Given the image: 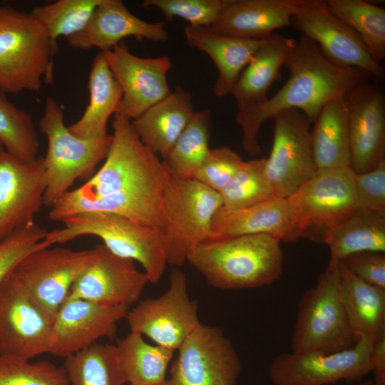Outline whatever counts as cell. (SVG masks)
Instances as JSON below:
<instances>
[{"mask_svg": "<svg viewBox=\"0 0 385 385\" xmlns=\"http://www.w3.org/2000/svg\"><path fill=\"white\" fill-rule=\"evenodd\" d=\"M284 65L289 71L286 83L239 124L243 149L250 155L262 152L258 134L266 120L282 111L296 109L314 123L327 103L344 98L351 89L372 78L361 69L333 63L314 41L304 36L295 41Z\"/></svg>", "mask_w": 385, "mask_h": 385, "instance_id": "1", "label": "cell"}, {"mask_svg": "<svg viewBox=\"0 0 385 385\" xmlns=\"http://www.w3.org/2000/svg\"><path fill=\"white\" fill-rule=\"evenodd\" d=\"M281 240L268 234L208 240L197 245L187 261L220 289L256 288L280 279L284 254Z\"/></svg>", "mask_w": 385, "mask_h": 385, "instance_id": "2", "label": "cell"}, {"mask_svg": "<svg viewBox=\"0 0 385 385\" xmlns=\"http://www.w3.org/2000/svg\"><path fill=\"white\" fill-rule=\"evenodd\" d=\"M113 128L111 146L103 165L83 185L62 197L89 200L115 193L163 191L168 170L163 161L143 145L131 120L115 113Z\"/></svg>", "mask_w": 385, "mask_h": 385, "instance_id": "3", "label": "cell"}, {"mask_svg": "<svg viewBox=\"0 0 385 385\" xmlns=\"http://www.w3.org/2000/svg\"><path fill=\"white\" fill-rule=\"evenodd\" d=\"M53 48L46 31L31 13L10 6L0 11V91H39L52 83Z\"/></svg>", "mask_w": 385, "mask_h": 385, "instance_id": "4", "label": "cell"}, {"mask_svg": "<svg viewBox=\"0 0 385 385\" xmlns=\"http://www.w3.org/2000/svg\"><path fill=\"white\" fill-rule=\"evenodd\" d=\"M61 222L63 227L47 231L43 240L48 247L81 236H96L113 253L140 263L149 283L155 284L162 277L168 264L163 231L102 212L78 214Z\"/></svg>", "mask_w": 385, "mask_h": 385, "instance_id": "5", "label": "cell"}, {"mask_svg": "<svg viewBox=\"0 0 385 385\" xmlns=\"http://www.w3.org/2000/svg\"><path fill=\"white\" fill-rule=\"evenodd\" d=\"M350 167L319 169L287 199L290 230L286 242H326L334 228L357 207Z\"/></svg>", "mask_w": 385, "mask_h": 385, "instance_id": "6", "label": "cell"}, {"mask_svg": "<svg viewBox=\"0 0 385 385\" xmlns=\"http://www.w3.org/2000/svg\"><path fill=\"white\" fill-rule=\"evenodd\" d=\"M339 263L329 259L315 286L302 295L292 338V351L333 353L357 342L340 295Z\"/></svg>", "mask_w": 385, "mask_h": 385, "instance_id": "7", "label": "cell"}, {"mask_svg": "<svg viewBox=\"0 0 385 385\" xmlns=\"http://www.w3.org/2000/svg\"><path fill=\"white\" fill-rule=\"evenodd\" d=\"M39 129L47 139L43 157L46 175L43 205L51 207L77 179L91 174L106 158L112 135L96 138L74 135L64 123L62 107L52 97L46 98Z\"/></svg>", "mask_w": 385, "mask_h": 385, "instance_id": "8", "label": "cell"}, {"mask_svg": "<svg viewBox=\"0 0 385 385\" xmlns=\"http://www.w3.org/2000/svg\"><path fill=\"white\" fill-rule=\"evenodd\" d=\"M222 206L218 192L194 178H180L169 172L163 192L168 264L182 267L189 254L210 238L212 220Z\"/></svg>", "mask_w": 385, "mask_h": 385, "instance_id": "9", "label": "cell"}, {"mask_svg": "<svg viewBox=\"0 0 385 385\" xmlns=\"http://www.w3.org/2000/svg\"><path fill=\"white\" fill-rule=\"evenodd\" d=\"M373 341L359 338L351 347L333 353L304 351L275 356L269 368L274 385H328L359 383L371 372Z\"/></svg>", "mask_w": 385, "mask_h": 385, "instance_id": "10", "label": "cell"}, {"mask_svg": "<svg viewBox=\"0 0 385 385\" xmlns=\"http://www.w3.org/2000/svg\"><path fill=\"white\" fill-rule=\"evenodd\" d=\"M130 332L145 335L156 345L177 351L200 324L197 302L190 299L187 278L173 269L168 289L156 299H145L128 310L125 318Z\"/></svg>", "mask_w": 385, "mask_h": 385, "instance_id": "11", "label": "cell"}, {"mask_svg": "<svg viewBox=\"0 0 385 385\" xmlns=\"http://www.w3.org/2000/svg\"><path fill=\"white\" fill-rule=\"evenodd\" d=\"M94 256L95 248H41L26 256L13 272L53 322L67 300L72 286Z\"/></svg>", "mask_w": 385, "mask_h": 385, "instance_id": "12", "label": "cell"}, {"mask_svg": "<svg viewBox=\"0 0 385 385\" xmlns=\"http://www.w3.org/2000/svg\"><path fill=\"white\" fill-rule=\"evenodd\" d=\"M273 141L265 173L275 196L287 198L317 171L311 143V123L299 111L273 117Z\"/></svg>", "mask_w": 385, "mask_h": 385, "instance_id": "13", "label": "cell"}, {"mask_svg": "<svg viewBox=\"0 0 385 385\" xmlns=\"http://www.w3.org/2000/svg\"><path fill=\"white\" fill-rule=\"evenodd\" d=\"M51 327L12 271L0 283V354L30 360L48 354Z\"/></svg>", "mask_w": 385, "mask_h": 385, "instance_id": "14", "label": "cell"}, {"mask_svg": "<svg viewBox=\"0 0 385 385\" xmlns=\"http://www.w3.org/2000/svg\"><path fill=\"white\" fill-rule=\"evenodd\" d=\"M178 351L170 369L174 385H236L242 363L220 329L200 323Z\"/></svg>", "mask_w": 385, "mask_h": 385, "instance_id": "15", "label": "cell"}, {"mask_svg": "<svg viewBox=\"0 0 385 385\" xmlns=\"http://www.w3.org/2000/svg\"><path fill=\"white\" fill-rule=\"evenodd\" d=\"M290 26L314 41L333 63L361 69L376 78L384 76V68L372 58L355 31L330 11L327 1L300 0Z\"/></svg>", "mask_w": 385, "mask_h": 385, "instance_id": "16", "label": "cell"}, {"mask_svg": "<svg viewBox=\"0 0 385 385\" xmlns=\"http://www.w3.org/2000/svg\"><path fill=\"white\" fill-rule=\"evenodd\" d=\"M103 54L122 89L116 113L128 120L136 118L171 92L167 80L173 66L169 56L138 57L123 43Z\"/></svg>", "mask_w": 385, "mask_h": 385, "instance_id": "17", "label": "cell"}, {"mask_svg": "<svg viewBox=\"0 0 385 385\" xmlns=\"http://www.w3.org/2000/svg\"><path fill=\"white\" fill-rule=\"evenodd\" d=\"M46 175L43 158L22 161L0 143V240L34 223L43 205Z\"/></svg>", "mask_w": 385, "mask_h": 385, "instance_id": "18", "label": "cell"}, {"mask_svg": "<svg viewBox=\"0 0 385 385\" xmlns=\"http://www.w3.org/2000/svg\"><path fill=\"white\" fill-rule=\"evenodd\" d=\"M71 287L68 299H82L106 306L129 307L138 300L149 283L134 261L121 257L103 244Z\"/></svg>", "mask_w": 385, "mask_h": 385, "instance_id": "19", "label": "cell"}, {"mask_svg": "<svg viewBox=\"0 0 385 385\" xmlns=\"http://www.w3.org/2000/svg\"><path fill=\"white\" fill-rule=\"evenodd\" d=\"M349 125L351 165L355 174L385 160V98L370 81L351 89L344 97Z\"/></svg>", "mask_w": 385, "mask_h": 385, "instance_id": "20", "label": "cell"}, {"mask_svg": "<svg viewBox=\"0 0 385 385\" xmlns=\"http://www.w3.org/2000/svg\"><path fill=\"white\" fill-rule=\"evenodd\" d=\"M128 307L106 306L82 299H68L56 313L48 354L66 358L102 337L114 336L117 323Z\"/></svg>", "mask_w": 385, "mask_h": 385, "instance_id": "21", "label": "cell"}, {"mask_svg": "<svg viewBox=\"0 0 385 385\" xmlns=\"http://www.w3.org/2000/svg\"><path fill=\"white\" fill-rule=\"evenodd\" d=\"M130 36L165 42L168 33L165 22L145 21L132 14L120 0H100L86 27L66 40L73 48H97L104 53Z\"/></svg>", "mask_w": 385, "mask_h": 385, "instance_id": "22", "label": "cell"}, {"mask_svg": "<svg viewBox=\"0 0 385 385\" xmlns=\"http://www.w3.org/2000/svg\"><path fill=\"white\" fill-rule=\"evenodd\" d=\"M187 43L207 53L218 70L213 87L217 97L231 93L241 72L256 52L274 35L267 38H245L215 31L210 26H187L184 30Z\"/></svg>", "mask_w": 385, "mask_h": 385, "instance_id": "23", "label": "cell"}, {"mask_svg": "<svg viewBox=\"0 0 385 385\" xmlns=\"http://www.w3.org/2000/svg\"><path fill=\"white\" fill-rule=\"evenodd\" d=\"M163 192L142 191L110 194L89 200H74L61 197L51 207L48 217L54 222L83 213L102 212L119 215L138 224L165 228Z\"/></svg>", "mask_w": 385, "mask_h": 385, "instance_id": "24", "label": "cell"}, {"mask_svg": "<svg viewBox=\"0 0 385 385\" xmlns=\"http://www.w3.org/2000/svg\"><path fill=\"white\" fill-rule=\"evenodd\" d=\"M294 43L293 38L275 34L241 72L230 93L237 103L238 125L266 103L267 93L272 83L281 78V68Z\"/></svg>", "mask_w": 385, "mask_h": 385, "instance_id": "25", "label": "cell"}, {"mask_svg": "<svg viewBox=\"0 0 385 385\" xmlns=\"http://www.w3.org/2000/svg\"><path fill=\"white\" fill-rule=\"evenodd\" d=\"M300 0H227L215 31L245 38H267L291 24Z\"/></svg>", "mask_w": 385, "mask_h": 385, "instance_id": "26", "label": "cell"}, {"mask_svg": "<svg viewBox=\"0 0 385 385\" xmlns=\"http://www.w3.org/2000/svg\"><path fill=\"white\" fill-rule=\"evenodd\" d=\"M195 112L192 94L178 87L131 124L143 145L165 160Z\"/></svg>", "mask_w": 385, "mask_h": 385, "instance_id": "27", "label": "cell"}, {"mask_svg": "<svg viewBox=\"0 0 385 385\" xmlns=\"http://www.w3.org/2000/svg\"><path fill=\"white\" fill-rule=\"evenodd\" d=\"M289 230L287 199L274 196L244 208L229 209L222 206L212 220L209 240L268 234L287 242Z\"/></svg>", "mask_w": 385, "mask_h": 385, "instance_id": "28", "label": "cell"}, {"mask_svg": "<svg viewBox=\"0 0 385 385\" xmlns=\"http://www.w3.org/2000/svg\"><path fill=\"white\" fill-rule=\"evenodd\" d=\"M339 289L350 327L359 339L385 334V289L368 284L339 262Z\"/></svg>", "mask_w": 385, "mask_h": 385, "instance_id": "29", "label": "cell"}, {"mask_svg": "<svg viewBox=\"0 0 385 385\" xmlns=\"http://www.w3.org/2000/svg\"><path fill=\"white\" fill-rule=\"evenodd\" d=\"M88 88L90 96L88 105L82 116L68 128L78 138H102L108 135V119L116 113L123 94L102 52L93 60Z\"/></svg>", "mask_w": 385, "mask_h": 385, "instance_id": "30", "label": "cell"}, {"mask_svg": "<svg viewBox=\"0 0 385 385\" xmlns=\"http://www.w3.org/2000/svg\"><path fill=\"white\" fill-rule=\"evenodd\" d=\"M313 123L311 143L317 170L350 167L348 117L344 98L327 103Z\"/></svg>", "mask_w": 385, "mask_h": 385, "instance_id": "31", "label": "cell"}, {"mask_svg": "<svg viewBox=\"0 0 385 385\" xmlns=\"http://www.w3.org/2000/svg\"><path fill=\"white\" fill-rule=\"evenodd\" d=\"M326 245L337 262L362 252H385V215L356 207L330 233Z\"/></svg>", "mask_w": 385, "mask_h": 385, "instance_id": "32", "label": "cell"}, {"mask_svg": "<svg viewBox=\"0 0 385 385\" xmlns=\"http://www.w3.org/2000/svg\"><path fill=\"white\" fill-rule=\"evenodd\" d=\"M125 384L158 385L164 382L175 351L147 343L143 336L130 332L115 345Z\"/></svg>", "mask_w": 385, "mask_h": 385, "instance_id": "33", "label": "cell"}, {"mask_svg": "<svg viewBox=\"0 0 385 385\" xmlns=\"http://www.w3.org/2000/svg\"><path fill=\"white\" fill-rule=\"evenodd\" d=\"M330 11L359 36L372 58H385V9L363 0H327Z\"/></svg>", "mask_w": 385, "mask_h": 385, "instance_id": "34", "label": "cell"}, {"mask_svg": "<svg viewBox=\"0 0 385 385\" xmlns=\"http://www.w3.org/2000/svg\"><path fill=\"white\" fill-rule=\"evenodd\" d=\"M70 385H123L115 345L95 343L64 359Z\"/></svg>", "mask_w": 385, "mask_h": 385, "instance_id": "35", "label": "cell"}, {"mask_svg": "<svg viewBox=\"0 0 385 385\" xmlns=\"http://www.w3.org/2000/svg\"><path fill=\"white\" fill-rule=\"evenodd\" d=\"M211 125L210 110L195 112L163 160L171 174L183 179L193 178L195 172L210 149Z\"/></svg>", "mask_w": 385, "mask_h": 385, "instance_id": "36", "label": "cell"}, {"mask_svg": "<svg viewBox=\"0 0 385 385\" xmlns=\"http://www.w3.org/2000/svg\"><path fill=\"white\" fill-rule=\"evenodd\" d=\"M0 143L5 150L24 161L39 155V140L31 116L16 107L0 91Z\"/></svg>", "mask_w": 385, "mask_h": 385, "instance_id": "37", "label": "cell"}, {"mask_svg": "<svg viewBox=\"0 0 385 385\" xmlns=\"http://www.w3.org/2000/svg\"><path fill=\"white\" fill-rule=\"evenodd\" d=\"M100 0H58L35 7L31 12L48 35L57 51V39L70 37L88 23Z\"/></svg>", "mask_w": 385, "mask_h": 385, "instance_id": "38", "label": "cell"}, {"mask_svg": "<svg viewBox=\"0 0 385 385\" xmlns=\"http://www.w3.org/2000/svg\"><path fill=\"white\" fill-rule=\"evenodd\" d=\"M266 158L245 161L242 168L219 192L222 207H247L275 196L265 173Z\"/></svg>", "mask_w": 385, "mask_h": 385, "instance_id": "39", "label": "cell"}, {"mask_svg": "<svg viewBox=\"0 0 385 385\" xmlns=\"http://www.w3.org/2000/svg\"><path fill=\"white\" fill-rule=\"evenodd\" d=\"M0 385H70L63 366L0 354Z\"/></svg>", "mask_w": 385, "mask_h": 385, "instance_id": "40", "label": "cell"}, {"mask_svg": "<svg viewBox=\"0 0 385 385\" xmlns=\"http://www.w3.org/2000/svg\"><path fill=\"white\" fill-rule=\"evenodd\" d=\"M227 0H145L142 6L155 8L168 21L180 18L192 26H211L219 17Z\"/></svg>", "mask_w": 385, "mask_h": 385, "instance_id": "41", "label": "cell"}, {"mask_svg": "<svg viewBox=\"0 0 385 385\" xmlns=\"http://www.w3.org/2000/svg\"><path fill=\"white\" fill-rule=\"evenodd\" d=\"M47 231L36 222L14 231L0 240V283L31 252L48 246Z\"/></svg>", "mask_w": 385, "mask_h": 385, "instance_id": "42", "label": "cell"}, {"mask_svg": "<svg viewBox=\"0 0 385 385\" xmlns=\"http://www.w3.org/2000/svg\"><path fill=\"white\" fill-rule=\"evenodd\" d=\"M245 161L227 146L210 149L194 173V179L220 192L231 180Z\"/></svg>", "mask_w": 385, "mask_h": 385, "instance_id": "43", "label": "cell"}, {"mask_svg": "<svg viewBox=\"0 0 385 385\" xmlns=\"http://www.w3.org/2000/svg\"><path fill=\"white\" fill-rule=\"evenodd\" d=\"M354 183L357 207L385 215V160L369 171L354 173Z\"/></svg>", "mask_w": 385, "mask_h": 385, "instance_id": "44", "label": "cell"}, {"mask_svg": "<svg viewBox=\"0 0 385 385\" xmlns=\"http://www.w3.org/2000/svg\"><path fill=\"white\" fill-rule=\"evenodd\" d=\"M340 262L361 280L385 289L384 253L359 252L345 257Z\"/></svg>", "mask_w": 385, "mask_h": 385, "instance_id": "45", "label": "cell"}, {"mask_svg": "<svg viewBox=\"0 0 385 385\" xmlns=\"http://www.w3.org/2000/svg\"><path fill=\"white\" fill-rule=\"evenodd\" d=\"M371 371L374 374L373 385H385V334L373 342Z\"/></svg>", "mask_w": 385, "mask_h": 385, "instance_id": "46", "label": "cell"}, {"mask_svg": "<svg viewBox=\"0 0 385 385\" xmlns=\"http://www.w3.org/2000/svg\"><path fill=\"white\" fill-rule=\"evenodd\" d=\"M356 385H373L372 380H366L364 381H360L357 383Z\"/></svg>", "mask_w": 385, "mask_h": 385, "instance_id": "47", "label": "cell"}, {"mask_svg": "<svg viewBox=\"0 0 385 385\" xmlns=\"http://www.w3.org/2000/svg\"><path fill=\"white\" fill-rule=\"evenodd\" d=\"M158 385H174L170 379H166L164 382Z\"/></svg>", "mask_w": 385, "mask_h": 385, "instance_id": "48", "label": "cell"}, {"mask_svg": "<svg viewBox=\"0 0 385 385\" xmlns=\"http://www.w3.org/2000/svg\"><path fill=\"white\" fill-rule=\"evenodd\" d=\"M1 7H2V6H1V4H0V11H1Z\"/></svg>", "mask_w": 385, "mask_h": 385, "instance_id": "49", "label": "cell"}]
</instances>
